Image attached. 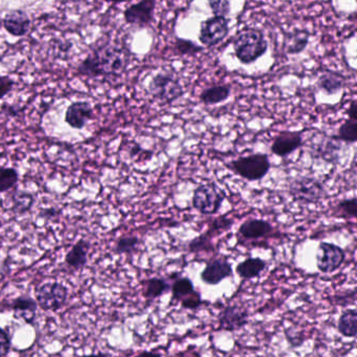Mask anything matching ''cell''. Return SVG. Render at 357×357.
Here are the masks:
<instances>
[{"label":"cell","instance_id":"20","mask_svg":"<svg viewBox=\"0 0 357 357\" xmlns=\"http://www.w3.org/2000/svg\"><path fill=\"white\" fill-rule=\"evenodd\" d=\"M348 84V80L344 75L334 70H325L322 73L316 81L318 90L323 91L328 95H336L342 91Z\"/></svg>","mask_w":357,"mask_h":357},{"label":"cell","instance_id":"3","mask_svg":"<svg viewBox=\"0 0 357 357\" xmlns=\"http://www.w3.org/2000/svg\"><path fill=\"white\" fill-rule=\"evenodd\" d=\"M227 167L247 182L263 180L271 170L269 156L265 153H254L241 156L227 164Z\"/></svg>","mask_w":357,"mask_h":357},{"label":"cell","instance_id":"4","mask_svg":"<svg viewBox=\"0 0 357 357\" xmlns=\"http://www.w3.org/2000/svg\"><path fill=\"white\" fill-rule=\"evenodd\" d=\"M227 194L214 182L198 184L192 196V206L200 214L211 216L220 212Z\"/></svg>","mask_w":357,"mask_h":357},{"label":"cell","instance_id":"11","mask_svg":"<svg viewBox=\"0 0 357 357\" xmlns=\"http://www.w3.org/2000/svg\"><path fill=\"white\" fill-rule=\"evenodd\" d=\"M342 149L340 142L334 135H322L312 139V157L323 160L328 164H336L340 160V152Z\"/></svg>","mask_w":357,"mask_h":357},{"label":"cell","instance_id":"14","mask_svg":"<svg viewBox=\"0 0 357 357\" xmlns=\"http://www.w3.org/2000/svg\"><path fill=\"white\" fill-rule=\"evenodd\" d=\"M303 145V135L300 131H282L274 139L271 151L279 157H287Z\"/></svg>","mask_w":357,"mask_h":357},{"label":"cell","instance_id":"33","mask_svg":"<svg viewBox=\"0 0 357 357\" xmlns=\"http://www.w3.org/2000/svg\"><path fill=\"white\" fill-rule=\"evenodd\" d=\"M174 50L182 56H194V55L202 52L204 50L203 46H198L192 40L184 39V38H176L174 42Z\"/></svg>","mask_w":357,"mask_h":357},{"label":"cell","instance_id":"23","mask_svg":"<svg viewBox=\"0 0 357 357\" xmlns=\"http://www.w3.org/2000/svg\"><path fill=\"white\" fill-rule=\"evenodd\" d=\"M172 285L164 278L153 277L143 281V298L147 301H153L170 291Z\"/></svg>","mask_w":357,"mask_h":357},{"label":"cell","instance_id":"34","mask_svg":"<svg viewBox=\"0 0 357 357\" xmlns=\"http://www.w3.org/2000/svg\"><path fill=\"white\" fill-rule=\"evenodd\" d=\"M233 224H234V220L232 218H229L227 215H224V216L213 219L212 222L209 225L208 231H210L213 235L216 236L220 233L230 230Z\"/></svg>","mask_w":357,"mask_h":357},{"label":"cell","instance_id":"10","mask_svg":"<svg viewBox=\"0 0 357 357\" xmlns=\"http://www.w3.org/2000/svg\"><path fill=\"white\" fill-rule=\"evenodd\" d=\"M249 314L243 306L227 305L218 314V330L235 332L243 329L249 324Z\"/></svg>","mask_w":357,"mask_h":357},{"label":"cell","instance_id":"27","mask_svg":"<svg viewBox=\"0 0 357 357\" xmlns=\"http://www.w3.org/2000/svg\"><path fill=\"white\" fill-rule=\"evenodd\" d=\"M332 216L346 220L357 219V197L340 200L332 209Z\"/></svg>","mask_w":357,"mask_h":357},{"label":"cell","instance_id":"38","mask_svg":"<svg viewBox=\"0 0 357 357\" xmlns=\"http://www.w3.org/2000/svg\"><path fill=\"white\" fill-rule=\"evenodd\" d=\"M12 348V338L9 332L0 327V357H7Z\"/></svg>","mask_w":357,"mask_h":357},{"label":"cell","instance_id":"12","mask_svg":"<svg viewBox=\"0 0 357 357\" xmlns=\"http://www.w3.org/2000/svg\"><path fill=\"white\" fill-rule=\"evenodd\" d=\"M155 9V0H142L140 3H133L125 8L123 18L127 24L143 28L153 22Z\"/></svg>","mask_w":357,"mask_h":357},{"label":"cell","instance_id":"39","mask_svg":"<svg viewBox=\"0 0 357 357\" xmlns=\"http://www.w3.org/2000/svg\"><path fill=\"white\" fill-rule=\"evenodd\" d=\"M15 86V81L10 76L0 75V100L7 97Z\"/></svg>","mask_w":357,"mask_h":357},{"label":"cell","instance_id":"35","mask_svg":"<svg viewBox=\"0 0 357 357\" xmlns=\"http://www.w3.org/2000/svg\"><path fill=\"white\" fill-rule=\"evenodd\" d=\"M209 8L212 11L214 16H222V17H227L230 14L231 3L228 0H211L208 3Z\"/></svg>","mask_w":357,"mask_h":357},{"label":"cell","instance_id":"44","mask_svg":"<svg viewBox=\"0 0 357 357\" xmlns=\"http://www.w3.org/2000/svg\"><path fill=\"white\" fill-rule=\"evenodd\" d=\"M80 357H109L108 354H105V353L103 352H97V353H91V354H85L82 355Z\"/></svg>","mask_w":357,"mask_h":357},{"label":"cell","instance_id":"22","mask_svg":"<svg viewBox=\"0 0 357 357\" xmlns=\"http://www.w3.org/2000/svg\"><path fill=\"white\" fill-rule=\"evenodd\" d=\"M267 262L261 258H247L237 264V276L241 280L256 279L261 276V273L267 269Z\"/></svg>","mask_w":357,"mask_h":357},{"label":"cell","instance_id":"25","mask_svg":"<svg viewBox=\"0 0 357 357\" xmlns=\"http://www.w3.org/2000/svg\"><path fill=\"white\" fill-rule=\"evenodd\" d=\"M338 331L347 338L357 336V310L347 309L340 313L338 320Z\"/></svg>","mask_w":357,"mask_h":357},{"label":"cell","instance_id":"43","mask_svg":"<svg viewBox=\"0 0 357 357\" xmlns=\"http://www.w3.org/2000/svg\"><path fill=\"white\" fill-rule=\"evenodd\" d=\"M140 152H143L142 148L140 147V145H138V144H134L133 147L130 150V155H131V157H135Z\"/></svg>","mask_w":357,"mask_h":357},{"label":"cell","instance_id":"31","mask_svg":"<svg viewBox=\"0 0 357 357\" xmlns=\"http://www.w3.org/2000/svg\"><path fill=\"white\" fill-rule=\"evenodd\" d=\"M19 173L11 167H0V193H6L17 186Z\"/></svg>","mask_w":357,"mask_h":357},{"label":"cell","instance_id":"17","mask_svg":"<svg viewBox=\"0 0 357 357\" xmlns=\"http://www.w3.org/2000/svg\"><path fill=\"white\" fill-rule=\"evenodd\" d=\"M3 28L14 37H23L30 32V19L23 10H14L6 14L3 20Z\"/></svg>","mask_w":357,"mask_h":357},{"label":"cell","instance_id":"5","mask_svg":"<svg viewBox=\"0 0 357 357\" xmlns=\"http://www.w3.org/2000/svg\"><path fill=\"white\" fill-rule=\"evenodd\" d=\"M149 93L154 100L162 104H172L184 95V88L178 76L163 70L158 73L150 81Z\"/></svg>","mask_w":357,"mask_h":357},{"label":"cell","instance_id":"18","mask_svg":"<svg viewBox=\"0 0 357 357\" xmlns=\"http://www.w3.org/2000/svg\"><path fill=\"white\" fill-rule=\"evenodd\" d=\"M38 306L36 300L28 295L19 296L12 302L14 318L23 320L26 324L34 325L37 316Z\"/></svg>","mask_w":357,"mask_h":357},{"label":"cell","instance_id":"7","mask_svg":"<svg viewBox=\"0 0 357 357\" xmlns=\"http://www.w3.org/2000/svg\"><path fill=\"white\" fill-rule=\"evenodd\" d=\"M68 288L59 282H48L34 290V300L44 311L56 312L66 305Z\"/></svg>","mask_w":357,"mask_h":357},{"label":"cell","instance_id":"19","mask_svg":"<svg viewBox=\"0 0 357 357\" xmlns=\"http://www.w3.org/2000/svg\"><path fill=\"white\" fill-rule=\"evenodd\" d=\"M89 249L90 243L85 239H80L65 255V264L74 271H82L88 263Z\"/></svg>","mask_w":357,"mask_h":357},{"label":"cell","instance_id":"21","mask_svg":"<svg viewBox=\"0 0 357 357\" xmlns=\"http://www.w3.org/2000/svg\"><path fill=\"white\" fill-rule=\"evenodd\" d=\"M310 32L303 28H296L284 37L283 50L287 55L303 52L309 44Z\"/></svg>","mask_w":357,"mask_h":357},{"label":"cell","instance_id":"2","mask_svg":"<svg viewBox=\"0 0 357 357\" xmlns=\"http://www.w3.org/2000/svg\"><path fill=\"white\" fill-rule=\"evenodd\" d=\"M232 46L237 60L247 65L256 62L269 48L263 30L254 28H243L237 32Z\"/></svg>","mask_w":357,"mask_h":357},{"label":"cell","instance_id":"8","mask_svg":"<svg viewBox=\"0 0 357 357\" xmlns=\"http://www.w3.org/2000/svg\"><path fill=\"white\" fill-rule=\"evenodd\" d=\"M230 20L222 16H213L201 22L198 40L206 48H213L224 41L230 32Z\"/></svg>","mask_w":357,"mask_h":357},{"label":"cell","instance_id":"15","mask_svg":"<svg viewBox=\"0 0 357 357\" xmlns=\"http://www.w3.org/2000/svg\"><path fill=\"white\" fill-rule=\"evenodd\" d=\"M94 110L90 103L86 101H78L71 103L65 113V122L69 127L76 130H82L87 124L93 119Z\"/></svg>","mask_w":357,"mask_h":357},{"label":"cell","instance_id":"16","mask_svg":"<svg viewBox=\"0 0 357 357\" xmlns=\"http://www.w3.org/2000/svg\"><path fill=\"white\" fill-rule=\"evenodd\" d=\"M274 226L265 219H249L241 223L237 231L239 239L245 241L259 240L273 234Z\"/></svg>","mask_w":357,"mask_h":357},{"label":"cell","instance_id":"9","mask_svg":"<svg viewBox=\"0 0 357 357\" xmlns=\"http://www.w3.org/2000/svg\"><path fill=\"white\" fill-rule=\"evenodd\" d=\"M346 261V251L330 242H320L316 253V267L322 273H334L344 264Z\"/></svg>","mask_w":357,"mask_h":357},{"label":"cell","instance_id":"13","mask_svg":"<svg viewBox=\"0 0 357 357\" xmlns=\"http://www.w3.org/2000/svg\"><path fill=\"white\" fill-rule=\"evenodd\" d=\"M233 277V267L226 259H213L206 263L201 273V280L206 285L216 286Z\"/></svg>","mask_w":357,"mask_h":357},{"label":"cell","instance_id":"1","mask_svg":"<svg viewBox=\"0 0 357 357\" xmlns=\"http://www.w3.org/2000/svg\"><path fill=\"white\" fill-rule=\"evenodd\" d=\"M130 52L114 44H105L95 48L80 64L76 73L87 78L119 77L127 70Z\"/></svg>","mask_w":357,"mask_h":357},{"label":"cell","instance_id":"30","mask_svg":"<svg viewBox=\"0 0 357 357\" xmlns=\"http://www.w3.org/2000/svg\"><path fill=\"white\" fill-rule=\"evenodd\" d=\"M334 137L340 143H357V122L351 119L344 122L338 127V133L334 135Z\"/></svg>","mask_w":357,"mask_h":357},{"label":"cell","instance_id":"6","mask_svg":"<svg viewBox=\"0 0 357 357\" xmlns=\"http://www.w3.org/2000/svg\"><path fill=\"white\" fill-rule=\"evenodd\" d=\"M289 193L295 202L304 204H314L325 197L323 182L312 176L300 175L289 184Z\"/></svg>","mask_w":357,"mask_h":357},{"label":"cell","instance_id":"37","mask_svg":"<svg viewBox=\"0 0 357 357\" xmlns=\"http://www.w3.org/2000/svg\"><path fill=\"white\" fill-rule=\"evenodd\" d=\"M284 334H285V338H287L289 346L293 347V348L301 347L303 342H305V338L302 336V334H300L298 330L294 329L293 327L285 329Z\"/></svg>","mask_w":357,"mask_h":357},{"label":"cell","instance_id":"40","mask_svg":"<svg viewBox=\"0 0 357 357\" xmlns=\"http://www.w3.org/2000/svg\"><path fill=\"white\" fill-rule=\"evenodd\" d=\"M346 115L351 121L357 122V99H354L349 103V106L346 109Z\"/></svg>","mask_w":357,"mask_h":357},{"label":"cell","instance_id":"36","mask_svg":"<svg viewBox=\"0 0 357 357\" xmlns=\"http://www.w3.org/2000/svg\"><path fill=\"white\" fill-rule=\"evenodd\" d=\"M204 304L203 301L202 296L200 292L194 291L192 295L186 297L185 299L182 300L181 306L183 309L187 310H196Z\"/></svg>","mask_w":357,"mask_h":357},{"label":"cell","instance_id":"42","mask_svg":"<svg viewBox=\"0 0 357 357\" xmlns=\"http://www.w3.org/2000/svg\"><path fill=\"white\" fill-rule=\"evenodd\" d=\"M135 357H162L159 353L153 352V351H142L139 354L136 355Z\"/></svg>","mask_w":357,"mask_h":357},{"label":"cell","instance_id":"29","mask_svg":"<svg viewBox=\"0 0 357 357\" xmlns=\"http://www.w3.org/2000/svg\"><path fill=\"white\" fill-rule=\"evenodd\" d=\"M34 206V197L30 193L17 192L14 194L11 202V211L15 215H23Z\"/></svg>","mask_w":357,"mask_h":357},{"label":"cell","instance_id":"28","mask_svg":"<svg viewBox=\"0 0 357 357\" xmlns=\"http://www.w3.org/2000/svg\"><path fill=\"white\" fill-rule=\"evenodd\" d=\"M214 235L207 230L206 232L201 234L200 236L196 237L188 243V251L192 253H212L214 251V247L212 244V238Z\"/></svg>","mask_w":357,"mask_h":357},{"label":"cell","instance_id":"26","mask_svg":"<svg viewBox=\"0 0 357 357\" xmlns=\"http://www.w3.org/2000/svg\"><path fill=\"white\" fill-rule=\"evenodd\" d=\"M170 291H172L170 303H174V302H181L182 300L194 293L196 291V287L190 278L178 277L172 284Z\"/></svg>","mask_w":357,"mask_h":357},{"label":"cell","instance_id":"24","mask_svg":"<svg viewBox=\"0 0 357 357\" xmlns=\"http://www.w3.org/2000/svg\"><path fill=\"white\" fill-rule=\"evenodd\" d=\"M231 87L227 84L213 85L201 93L200 101L206 106L220 104L230 97Z\"/></svg>","mask_w":357,"mask_h":357},{"label":"cell","instance_id":"32","mask_svg":"<svg viewBox=\"0 0 357 357\" xmlns=\"http://www.w3.org/2000/svg\"><path fill=\"white\" fill-rule=\"evenodd\" d=\"M140 239L136 236H123L117 239L114 253L117 255H133L137 251Z\"/></svg>","mask_w":357,"mask_h":357},{"label":"cell","instance_id":"45","mask_svg":"<svg viewBox=\"0 0 357 357\" xmlns=\"http://www.w3.org/2000/svg\"><path fill=\"white\" fill-rule=\"evenodd\" d=\"M3 226V221H1V218H0V229Z\"/></svg>","mask_w":357,"mask_h":357},{"label":"cell","instance_id":"41","mask_svg":"<svg viewBox=\"0 0 357 357\" xmlns=\"http://www.w3.org/2000/svg\"><path fill=\"white\" fill-rule=\"evenodd\" d=\"M57 215H58V211L56 209H46L41 213V216L45 219L54 218Z\"/></svg>","mask_w":357,"mask_h":357}]
</instances>
